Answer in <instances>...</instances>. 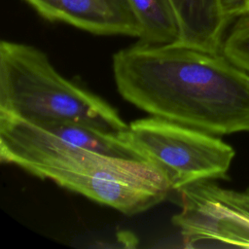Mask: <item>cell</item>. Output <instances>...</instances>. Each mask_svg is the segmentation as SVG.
I'll return each instance as SVG.
<instances>
[{
  "mask_svg": "<svg viewBox=\"0 0 249 249\" xmlns=\"http://www.w3.org/2000/svg\"><path fill=\"white\" fill-rule=\"evenodd\" d=\"M172 216L186 248H249V188L236 191L203 180L178 191Z\"/></svg>",
  "mask_w": 249,
  "mask_h": 249,
  "instance_id": "obj_6",
  "label": "cell"
},
{
  "mask_svg": "<svg viewBox=\"0 0 249 249\" xmlns=\"http://www.w3.org/2000/svg\"><path fill=\"white\" fill-rule=\"evenodd\" d=\"M46 20L64 22L96 35H141L129 0H23Z\"/></svg>",
  "mask_w": 249,
  "mask_h": 249,
  "instance_id": "obj_7",
  "label": "cell"
},
{
  "mask_svg": "<svg viewBox=\"0 0 249 249\" xmlns=\"http://www.w3.org/2000/svg\"><path fill=\"white\" fill-rule=\"evenodd\" d=\"M179 24L177 42L200 51L219 53L230 19L221 0H170Z\"/></svg>",
  "mask_w": 249,
  "mask_h": 249,
  "instance_id": "obj_8",
  "label": "cell"
},
{
  "mask_svg": "<svg viewBox=\"0 0 249 249\" xmlns=\"http://www.w3.org/2000/svg\"><path fill=\"white\" fill-rule=\"evenodd\" d=\"M221 53L232 64L249 74V13L235 18L224 38Z\"/></svg>",
  "mask_w": 249,
  "mask_h": 249,
  "instance_id": "obj_10",
  "label": "cell"
},
{
  "mask_svg": "<svg viewBox=\"0 0 249 249\" xmlns=\"http://www.w3.org/2000/svg\"><path fill=\"white\" fill-rule=\"evenodd\" d=\"M0 113L34 123L72 122L121 133L128 124L95 93L61 76L40 49L0 42Z\"/></svg>",
  "mask_w": 249,
  "mask_h": 249,
  "instance_id": "obj_2",
  "label": "cell"
},
{
  "mask_svg": "<svg viewBox=\"0 0 249 249\" xmlns=\"http://www.w3.org/2000/svg\"><path fill=\"white\" fill-rule=\"evenodd\" d=\"M141 25L138 41L170 44L179 39V24L170 0H129Z\"/></svg>",
  "mask_w": 249,
  "mask_h": 249,
  "instance_id": "obj_9",
  "label": "cell"
},
{
  "mask_svg": "<svg viewBox=\"0 0 249 249\" xmlns=\"http://www.w3.org/2000/svg\"><path fill=\"white\" fill-rule=\"evenodd\" d=\"M112 69L121 96L151 116L217 136L249 131V74L222 53L138 41Z\"/></svg>",
  "mask_w": 249,
  "mask_h": 249,
  "instance_id": "obj_1",
  "label": "cell"
},
{
  "mask_svg": "<svg viewBox=\"0 0 249 249\" xmlns=\"http://www.w3.org/2000/svg\"><path fill=\"white\" fill-rule=\"evenodd\" d=\"M221 5L230 20L248 13V0H221Z\"/></svg>",
  "mask_w": 249,
  "mask_h": 249,
  "instance_id": "obj_11",
  "label": "cell"
},
{
  "mask_svg": "<svg viewBox=\"0 0 249 249\" xmlns=\"http://www.w3.org/2000/svg\"><path fill=\"white\" fill-rule=\"evenodd\" d=\"M27 172L125 215L154 207L171 191L162 173L148 161L94 153Z\"/></svg>",
  "mask_w": 249,
  "mask_h": 249,
  "instance_id": "obj_3",
  "label": "cell"
},
{
  "mask_svg": "<svg viewBox=\"0 0 249 249\" xmlns=\"http://www.w3.org/2000/svg\"><path fill=\"white\" fill-rule=\"evenodd\" d=\"M123 132H107L72 122L34 124L0 113V160L25 171L92 153L144 160Z\"/></svg>",
  "mask_w": 249,
  "mask_h": 249,
  "instance_id": "obj_5",
  "label": "cell"
},
{
  "mask_svg": "<svg viewBox=\"0 0 249 249\" xmlns=\"http://www.w3.org/2000/svg\"><path fill=\"white\" fill-rule=\"evenodd\" d=\"M123 136L177 192L198 181L227 178L235 156L219 136L156 116L131 122Z\"/></svg>",
  "mask_w": 249,
  "mask_h": 249,
  "instance_id": "obj_4",
  "label": "cell"
}]
</instances>
